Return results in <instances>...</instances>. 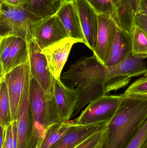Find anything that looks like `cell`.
<instances>
[{"label":"cell","mask_w":147,"mask_h":148,"mask_svg":"<svg viewBox=\"0 0 147 148\" xmlns=\"http://www.w3.org/2000/svg\"><path fill=\"white\" fill-rule=\"evenodd\" d=\"M108 124L103 148H126L147 120V95L122 94Z\"/></svg>","instance_id":"obj_1"},{"label":"cell","mask_w":147,"mask_h":148,"mask_svg":"<svg viewBox=\"0 0 147 148\" xmlns=\"http://www.w3.org/2000/svg\"><path fill=\"white\" fill-rule=\"evenodd\" d=\"M107 67L93 55L82 56L60 77L64 84L75 88L79 99L72 117L87 104L106 95Z\"/></svg>","instance_id":"obj_2"},{"label":"cell","mask_w":147,"mask_h":148,"mask_svg":"<svg viewBox=\"0 0 147 148\" xmlns=\"http://www.w3.org/2000/svg\"><path fill=\"white\" fill-rule=\"evenodd\" d=\"M29 99L31 130L27 148H40L49 127L62 122L53 94L44 92L31 76Z\"/></svg>","instance_id":"obj_3"},{"label":"cell","mask_w":147,"mask_h":148,"mask_svg":"<svg viewBox=\"0 0 147 148\" xmlns=\"http://www.w3.org/2000/svg\"><path fill=\"white\" fill-rule=\"evenodd\" d=\"M40 20L21 7L0 3V36H14L28 42L33 39L34 27Z\"/></svg>","instance_id":"obj_4"},{"label":"cell","mask_w":147,"mask_h":148,"mask_svg":"<svg viewBox=\"0 0 147 148\" xmlns=\"http://www.w3.org/2000/svg\"><path fill=\"white\" fill-rule=\"evenodd\" d=\"M122 98V95L101 97L90 103L74 122L77 124L109 122L115 114Z\"/></svg>","instance_id":"obj_5"},{"label":"cell","mask_w":147,"mask_h":148,"mask_svg":"<svg viewBox=\"0 0 147 148\" xmlns=\"http://www.w3.org/2000/svg\"><path fill=\"white\" fill-rule=\"evenodd\" d=\"M68 37L69 34L56 14L38 21L33 30V38L42 49Z\"/></svg>","instance_id":"obj_6"},{"label":"cell","mask_w":147,"mask_h":148,"mask_svg":"<svg viewBox=\"0 0 147 148\" xmlns=\"http://www.w3.org/2000/svg\"><path fill=\"white\" fill-rule=\"evenodd\" d=\"M27 43L31 77L37 81L44 92L52 94L53 76L48 68L46 58L34 39Z\"/></svg>","instance_id":"obj_7"},{"label":"cell","mask_w":147,"mask_h":148,"mask_svg":"<svg viewBox=\"0 0 147 148\" xmlns=\"http://www.w3.org/2000/svg\"><path fill=\"white\" fill-rule=\"evenodd\" d=\"M30 74L29 66L27 69L25 86L16 116L17 129L16 148H27L31 130L30 108Z\"/></svg>","instance_id":"obj_8"},{"label":"cell","mask_w":147,"mask_h":148,"mask_svg":"<svg viewBox=\"0 0 147 148\" xmlns=\"http://www.w3.org/2000/svg\"><path fill=\"white\" fill-rule=\"evenodd\" d=\"M118 26L112 16L98 15V29L94 55L104 65L114 41Z\"/></svg>","instance_id":"obj_9"},{"label":"cell","mask_w":147,"mask_h":148,"mask_svg":"<svg viewBox=\"0 0 147 148\" xmlns=\"http://www.w3.org/2000/svg\"><path fill=\"white\" fill-rule=\"evenodd\" d=\"M52 94L61 121H69L72 117L78 101L79 95L76 89L68 87L60 79L53 77Z\"/></svg>","instance_id":"obj_10"},{"label":"cell","mask_w":147,"mask_h":148,"mask_svg":"<svg viewBox=\"0 0 147 148\" xmlns=\"http://www.w3.org/2000/svg\"><path fill=\"white\" fill-rule=\"evenodd\" d=\"M79 42H80L78 40L68 37L42 49L54 77L60 79L62 70L71 49L74 44Z\"/></svg>","instance_id":"obj_11"},{"label":"cell","mask_w":147,"mask_h":148,"mask_svg":"<svg viewBox=\"0 0 147 148\" xmlns=\"http://www.w3.org/2000/svg\"><path fill=\"white\" fill-rule=\"evenodd\" d=\"M73 1L85 38V45L93 52L97 38L98 15L86 0Z\"/></svg>","instance_id":"obj_12"},{"label":"cell","mask_w":147,"mask_h":148,"mask_svg":"<svg viewBox=\"0 0 147 148\" xmlns=\"http://www.w3.org/2000/svg\"><path fill=\"white\" fill-rule=\"evenodd\" d=\"M29 60L25 64L16 67L3 78L7 84L11 110V122L16 120V114L25 86L27 69Z\"/></svg>","instance_id":"obj_13"},{"label":"cell","mask_w":147,"mask_h":148,"mask_svg":"<svg viewBox=\"0 0 147 148\" xmlns=\"http://www.w3.org/2000/svg\"><path fill=\"white\" fill-rule=\"evenodd\" d=\"M109 122L90 124L75 123L50 148H75L91 136L107 127Z\"/></svg>","instance_id":"obj_14"},{"label":"cell","mask_w":147,"mask_h":148,"mask_svg":"<svg viewBox=\"0 0 147 148\" xmlns=\"http://www.w3.org/2000/svg\"><path fill=\"white\" fill-rule=\"evenodd\" d=\"M147 56L135 55L131 54L124 60L114 66L107 67L106 82L114 77H128L132 78L145 75L147 73Z\"/></svg>","instance_id":"obj_15"},{"label":"cell","mask_w":147,"mask_h":148,"mask_svg":"<svg viewBox=\"0 0 147 148\" xmlns=\"http://www.w3.org/2000/svg\"><path fill=\"white\" fill-rule=\"evenodd\" d=\"M56 14L63 23L70 37L85 44V38L73 0H67L62 3Z\"/></svg>","instance_id":"obj_16"},{"label":"cell","mask_w":147,"mask_h":148,"mask_svg":"<svg viewBox=\"0 0 147 148\" xmlns=\"http://www.w3.org/2000/svg\"><path fill=\"white\" fill-rule=\"evenodd\" d=\"M132 53V33L118 27L109 56L104 66L109 67L118 64L128 58Z\"/></svg>","instance_id":"obj_17"},{"label":"cell","mask_w":147,"mask_h":148,"mask_svg":"<svg viewBox=\"0 0 147 148\" xmlns=\"http://www.w3.org/2000/svg\"><path fill=\"white\" fill-rule=\"evenodd\" d=\"M28 60L29 54L27 42L20 37L16 36L5 66L3 69L1 70L0 79L3 78L6 74L16 67L27 62Z\"/></svg>","instance_id":"obj_18"},{"label":"cell","mask_w":147,"mask_h":148,"mask_svg":"<svg viewBox=\"0 0 147 148\" xmlns=\"http://www.w3.org/2000/svg\"><path fill=\"white\" fill-rule=\"evenodd\" d=\"M61 4V0H25L21 7L42 20L56 14Z\"/></svg>","instance_id":"obj_19"},{"label":"cell","mask_w":147,"mask_h":148,"mask_svg":"<svg viewBox=\"0 0 147 148\" xmlns=\"http://www.w3.org/2000/svg\"><path fill=\"white\" fill-rule=\"evenodd\" d=\"M115 9L114 20L119 27L132 33L135 26L128 0H111Z\"/></svg>","instance_id":"obj_20"},{"label":"cell","mask_w":147,"mask_h":148,"mask_svg":"<svg viewBox=\"0 0 147 148\" xmlns=\"http://www.w3.org/2000/svg\"><path fill=\"white\" fill-rule=\"evenodd\" d=\"M75 124L74 121L60 122L49 127L40 148H51Z\"/></svg>","instance_id":"obj_21"},{"label":"cell","mask_w":147,"mask_h":148,"mask_svg":"<svg viewBox=\"0 0 147 148\" xmlns=\"http://www.w3.org/2000/svg\"><path fill=\"white\" fill-rule=\"evenodd\" d=\"M11 122L10 103L7 84L0 80V126L6 127Z\"/></svg>","instance_id":"obj_22"},{"label":"cell","mask_w":147,"mask_h":148,"mask_svg":"<svg viewBox=\"0 0 147 148\" xmlns=\"http://www.w3.org/2000/svg\"><path fill=\"white\" fill-rule=\"evenodd\" d=\"M133 54L147 56V35L135 25L132 33Z\"/></svg>","instance_id":"obj_23"},{"label":"cell","mask_w":147,"mask_h":148,"mask_svg":"<svg viewBox=\"0 0 147 148\" xmlns=\"http://www.w3.org/2000/svg\"><path fill=\"white\" fill-rule=\"evenodd\" d=\"M107 128L108 127L91 136L75 148H103L107 136Z\"/></svg>","instance_id":"obj_24"},{"label":"cell","mask_w":147,"mask_h":148,"mask_svg":"<svg viewBox=\"0 0 147 148\" xmlns=\"http://www.w3.org/2000/svg\"><path fill=\"white\" fill-rule=\"evenodd\" d=\"M98 15L114 16L115 9L111 0H86Z\"/></svg>","instance_id":"obj_25"},{"label":"cell","mask_w":147,"mask_h":148,"mask_svg":"<svg viewBox=\"0 0 147 148\" xmlns=\"http://www.w3.org/2000/svg\"><path fill=\"white\" fill-rule=\"evenodd\" d=\"M16 36H0V64L1 70L3 69L8 55L12 48Z\"/></svg>","instance_id":"obj_26"},{"label":"cell","mask_w":147,"mask_h":148,"mask_svg":"<svg viewBox=\"0 0 147 148\" xmlns=\"http://www.w3.org/2000/svg\"><path fill=\"white\" fill-rule=\"evenodd\" d=\"M17 144V129L16 120L11 122L5 128L3 145L8 148H16Z\"/></svg>","instance_id":"obj_27"},{"label":"cell","mask_w":147,"mask_h":148,"mask_svg":"<svg viewBox=\"0 0 147 148\" xmlns=\"http://www.w3.org/2000/svg\"><path fill=\"white\" fill-rule=\"evenodd\" d=\"M147 146V120L126 148H146Z\"/></svg>","instance_id":"obj_28"},{"label":"cell","mask_w":147,"mask_h":148,"mask_svg":"<svg viewBox=\"0 0 147 148\" xmlns=\"http://www.w3.org/2000/svg\"><path fill=\"white\" fill-rule=\"evenodd\" d=\"M124 94H140L147 95V77L143 76L131 84Z\"/></svg>","instance_id":"obj_29"},{"label":"cell","mask_w":147,"mask_h":148,"mask_svg":"<svg viewBox=\"0 0 147 148\" xmlns=\"http://www.w3.org/2000/svg\"><path fill=\"white\" fill-rule=\"evenodd\" d=\"M131 79L130 77H120L108 80L106 82V94L112 90L116 91L117 90L125 87L129 83Z\"/></svg>","instance_id":"obj_30"},{"label":"cell","mask_w":147,"mask_h":148,"mask_svg":"<svg viewBox=\"0 0 147 148\" xmlns=\"http://www.w3.org/2000/svg\"><path fill=\"white\" fill-rule=\"evenodd\" d=\"M135 23L147 35V16L138 13L134 18Z\"/></svg>","instance_id":"obj_31"},{"label":"cell","mask_w":147,"mask_h":148,"mask_svg":"<svg viewBox=\"0 0 147 148\" xmlns=\"http://www.w3.org/2000/svg\"><path fill=\"white\" fill-rule=\"evenodd\" d=\"M142 0H128L129 4L133 13L134 19L139 13Z\"/></svg>","instance_id":"obj_32"},{"label":"cell","mask_w":147,"mask_h":148,"mask_svg":"<svg viewBox=\"0 0 147 148\" xmlns=\"http://www.w3.org/2000/svg\"><path fill=\"white\" fill-rule=\"evenodd\" d=\"M25 0H0V3H5L12 6L22 7Z\"/></svg>","instance_id":"obj_33"},{"label":"cell","mask_w":147,"mask_h":148,"mask_svg":"<svg viewBox=\"0 0 147 148\" xmlns=\"http://www.w3.org/2000/svg\"><path fill=\"white\" fill-rule=\"evenodd\" d=\"M147 16V0H142L139 13Z\"/></svg>","instance_id":"obj_34"},{"label":"cell","mask_w":147,"mask_h":148,"mask_svg":"<svg viewBox=\"0 0 147 148\" xmlns=\"http://www.w3.org/2000/svg\"><path fill=\"white\" fill-rule=\"evenodd\" d=\"M5 128L6 127L0 126V143H1V148H2L4 142L5 137Z\"/></svg>","instance_id":"obj_35"},{"label":"cell","mask_w":147,"mask_h":148,"mask_svg":"<svg viewBox=\"0 0 147 148\" xmlns=\"http://www.w3.org/2000/svg\"><path fill=\"white\" fill-rule=\"evenodd\" d=\"M2 148H8L7 147V146H5V145H4V144H3V147H2Z\"/></svg>","instance_id":"obj_36"},{"label":"cell","mask_w":147,"mask_h":148,"mask_svg":"<svg viewBox=\"0 0 147 148\" xmlns=\"http://www.w3.org/2000/svg\"><path fill=\"white\" fill-rule=\"evenodd\" d=\"M67 1V0H61V3H62L64 2L65 1Z\"/></svg>","instance_id":"obj_37"},{"label":"cell","mask_w":147,"mask_h":148,"mask_svg":"<svg viewBox=\"0 0 147 148\" xmlns=\"http://www.w3.org/2000/svg\"><path fill=\"white\" fill-rule=\"evenodd\" d=\"M144 76L147 77V73L144 75Z\"/></svg>","instance_id":"obj_38"},{"label":"cell","mask_w":147,"mask_h":148,"mask_svg":"<svg viewBox=\"0 0 147 148\" xmlns=\"http://www.w3.org/2000/svg\"><path fill=\"white\" fill-rule=\"evenodd\" d=\"M146 148H147V146L146 147Z\"/></svg>","instance_id":"obj_39"}]
</instances>
